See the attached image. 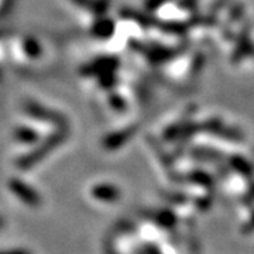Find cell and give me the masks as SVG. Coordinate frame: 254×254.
<instances>
[{
  "instance_id": "obj_1",
  "label": "cell",
  "mask_w": 254,
  "mask_h": 254,
  "mask_svg": "<svg viewBox=\"0 0 254 254\" xmlns=\"http://www.w3.org/2000/svg\"><path fill=\"white\" fill-rule=\"evenodd\" d=\"M65 136H66L65 128H61L58 133H55V134H53L51 137H48L47 141H44L41 145H38L34 151H31L30 154L24 155V157H21V158H18V168H20V170H28V168H31L33 165H36V164L38 163V161H41L53 148H55L57 145L61 144L63 140L65 138Z\"/></svg>"
},
{
  "instance_id": "obj_2",
  "label": "cell",
  "mask_w": 254,
  "mask_h": 254,
  "mask_svg": "<svg viewBox=\"0 0 254 254\" xmlns=\"http://www.w3.org/2000/svg\"><path fill=\"white\" fill-rule=\"evenodd\" d=\"M24 110L28 116L37 119V120L47 122L50 125H54V126L61 127V128H65V126H66V119L64 118L61 113L48 109V108L37 103V102H27L24 105Z\"/></svg>"
},
{
  "instance_id": "obj_3",
  "label": "cell",
  "mask_w": 254,
  "mask_h": 254,
  "mask_svg": "<svg viewBox=\"0 0 254 254\" xmlns=\"http://www.w3.org/2000/svg\"><path fill=\"white\" fill-rule=\"evenodd\" d=\"M9 188L17 196L18 199L21 200V202H24L26 205L37 206L41 202V198H40L38 192L36 190H33L28 184L23 182L21 180H17V178L11 180L9 182Z\"/></svg>"
},
{
  "instance_id": "obj_4",
  "label": "cell",
  "mask_w": 254,
  "mask_h": 254,
  "mask_svg": "<svg viewBox=\"0 0 254 254\" xmlns=\"http://www.w3.org/2000/svg\"><path fill=\"white\" fill-rule=\"evenodd\" d=\"M116 65H118V60H115V58H102L99 61L89 65L88 69H85V72H95L96 75H102L103 76L105 73L112 72Z\"/></svg>"
},
{
  "instance_id": "obj_5",
  "label": "cell",
  "mask_w": 254,
  "mask_h": 254,
  "mask_svg": "<svg viewBox=\"0 0 254 254\" xmlns=\"http://www.w3.org/2000/svg\"><path fill=\"white\" fill-rule=\"evenodd\" d=\"M14 137L16 140L20 143H26V144H33L36 143L38 134L33 128H28V127H17L16 131H14Z\"/></svg>"
},
{
  "instance_id": "obj_6",
  "label": "cell",
  "mask_w": 254,
  "mask_h": 254,
  "mask_svg": "<svg viewBox=\"0 0 254 254\" xmlns=\"http://www.w3.org/2000/svg\"><path fill=\"white\" fill-rule=\"evenodd\" d=\"M115 31V23H112L108 18H102L98 21L93 27V33L95 36L102 37V38H108L112 36V33Z\"/></svg>"
},
{
  "instance_id": "obj_7",
  "label": "cell",
  "mask_w": 254,
  "mask_h": 254,
  "mask_svg": "<svg viewBox=\"0 0 254 254\" xmlns=\"http://www.w3.org/2000/svg\"><path fill=\"white\" fill-rule=\"evenodd\" d=\"M24 51H26V54L27 55L36 58V57H38V55L41 54V47H40V44L37 43L36 40L28 38V40L24 41Z\"/></svg>"
},
{
  "instance_id": "obj_8",
  "label": "cell",
  "mask_w": 254,
  "mask_h": 254,
  "mask_svg": "<svg viewBox=\"0 0 254 254\" xmlns=\"http://www.w3.org/2000/svg\"><path fill=\"white\" fill-rule=\"evenodd\" d=\"M161 30L167 31V33H171V34H184L187 31V28H185L184 24H181V23H174V21L163 24Z\"/></svg>"
},
{
  "instance_id": "obj_9",
  "label": "cell",
  "mask_w": 254,
  "mask_h": 254,
  "mask_svg": "<svg viewBox=\"0 0 254 254\" xmlns=\"http://www.w3.org/2000/svg\"><path fill=\"white\" fill-rule=\"evenodd\" d=\"M0 254H31L26 249H9V250H0Z\"/></svg>"
},
{
  "instance_id": "obj_10",
  "label": "cell",
  "mask_w": 254,
  "mask_h": 254,
  "mask_svg": "<svg viewBox=\"0 0 254 254\" xmlns=\"http://www.w3.org/2000/svg\"><path fill=\"white\" fill-rule=\"evenodd\" d=\"M167 1H170V0H148V9H157V7H161V4L164 3H167Z\"/></svg>"
},
{
  "instance_id": "obj_11",
  "label": "cell",
  "mask_w": 254,
  "mask_h": 254,
  "mask_svg": "<svg viewBox=\"0 0 254 254\" xmlns=\"http://www.w3.org/2000/svg\"><path fill=\"white\" fill-rule=\"evenodd\" d=\"M223 3H225V0H216V7H218V9H220Z\"/></svg>"
},
{
  "instance_id": "obj_12",
  "label": "cell",
  "mask_w": 254,
  "mask_h": 254,
  "mask_svg": "<svg viewBox=\"0 0 254 254\" xmlns=\"http://www.w3.org/2000/svg\"><path fill=\"white\" fill-rule=\"evenodd\" d=\"M1 227H4V219L0 216V229H1Z\"/></svg>"
}]
</instances>
